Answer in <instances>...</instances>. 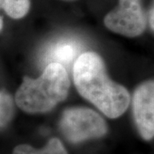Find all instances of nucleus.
Returning a JSON list of instances; mask_svg holds the SVG:
<instances>
[{"instance_id":"1","label":"nucleus","mask_w":154,"mask_h":154,"mask_svg":"<svg viewBox=\"0 0 154 154\" xmlns=\"http://www.w3.org/2000/svg\"><path fill=\"white\" fill-rule=\"evenodd\" d=\"M78 92L110 118L120 116L129 105V94L107 75L104 62L94 52H84L74 65Z\"/></svg>"},{"instance_id":"2","label":"nucleus","mask_w":154,"mask_h":154,"mask_svg":"<svg viewBox=\"0 0 154 154\" xmlns=\"http://www.w3.org/2000/svg\"><path fill=\"white\" fill-rule=\"evenodd\" d=\"M69 86L65 68L51 63L38 79L24 77L16 94V103L28 113L45 112L66 99Z\"/></svg>"},{"instance_id":"3","label":"nucleus","mask_w":154,"mask_h":154,"mask_svg":"<svg viewBox=\"0 0 154 154\" xmlns=\"http://www.w3.org/2000/svg\"><path fill=\"white\" fill-rule=\"evenodd\" d=\"M60 128L72 143L102 137L107 132L105 120L94 110L88 108H71L62 116Z\"/></svg>"},{"instance_id":"4","label":"nucleus","mask_w":154,"mask_h":154,"mask_svg":"<svg viewBox=\"0 0 154 154\" xmlns=\"http://www.w3.org/2000/svg\"><path fill=\"white\" fill-rule=\"evenodd\" d=\"M104 22L114 33L128 37L140 35L146 26L140 0H119L118 6L105 16Z\"/></svg>"},{"instance_id":"5","label":"nucleus","mask_w":154,"mask_h":154,"mask_svg":"<svg viewBox=\"0 0 154 154\" xmlns=\"http://www.w3.org/2000/svg\"><path fill=\"white\" fill-rule=\"evenodd\" d=\"M154 83L149 81L136 89L134 96V114L138 130L143 139L150 140L154 134Z\"/></svg>"},{"instance_id":"6","label":"nucleus","mask_w":154,"mask_h":154,"mask_svg":"<svg viewBox=\"0 0 154 154\" xmlns=\"http://www.w3.org/2000/svg\"><path fill=\"white\" fill-rule=\"evenodd\" d=\"M82 50V44L74 38H63L53 42L44 51L45 63H57L61 65H69L75 60Z\"/></svg>"},{"instance_id":"7","label":"nucleus","mask_w":154,"mask_h":154,"mask_svg":"<svg viewBox=\"0 0 154 154\" xmlns=\"http://www.w3.org/2000/svg\"><path fill=\"white\" fill-rule=\"evenodd\" d=\"M13 154H68L66 149L57 138L51 139L43 148L36 149L28 145H19L13 151Z\"/></svg>"},{"instance_id":"8","label":"nucleus","mask_w":154,"mask_h":154,"mask_svg":"<svg viewBox=\"0 0 154 154\" xmlns=\"http://www.w3.org/2000/svg\"><path fill=\"white\" fill-rule=\"evenodd\" d=\"M29 0H0V8L14 19L25 17L29 11Z\"/></svg>"},{"instance_id":"9","label":"nucleus","mask_w":154,"mask_h":154,"mask_svg":"<svg viewBox=\"0 0 154 154\" xmlns=\"http://www.w3.org/2000/svg\"><path fill=\"white\" fill-rule=\"evenodd\" d=\"M13 114L14 103L11 96L5 92H0V127L11 121Z\"/></svg>"},{"instance_id":"10","label":"nucleus","mask_w":154,"mask_h":154,"mask_svg":"<svg viewBox=\"0 0 154 154\" xmlns=\"http://www.w3.org/2000/svg\"><path fill=\"white\" fill-rule=\"evenodd\" d=\"M149 22H150L151 28L153 30V7H152V9L150 10V12H149Z\"/></svg>"},{"instance_id":"11","label":"nucleus","mask_w":154,"mask_h":154,"mask_svg":"<svg viewBox=\"0 0 154 154\" xmlns=\"http://www.w3.org/2000/svg\"><path fill=\"white\" fill-rule=\"evenodd\" d=\"M2 28H3V19H2V17L0 16V31H1Z\"/></svg>"},{"instance_id":"12","label":"nucleus","mask_w":154,"mask_h":154,"mask_svg":"<svg viewBox=\"0 0 154 154\" xmlns=\"http://www.w3.org/2000/svg\"><path fill=\"white\" fill-rule=\"evenodd\" d=\"M67 1H72V0H67Z\"/></svg>"}]
</instances>
